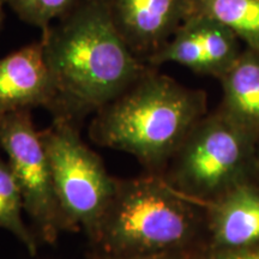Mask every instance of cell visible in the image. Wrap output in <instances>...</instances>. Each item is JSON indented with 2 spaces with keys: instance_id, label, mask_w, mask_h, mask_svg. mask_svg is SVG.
Masks as SVG:
<instances>
[{
  "instance_id": "obj_1",
  "label": "cell",
  "mask_w": 259,
  "mask_h": 259,
  "mask_svg": "<svg viewBox=\"0 0 259 259\" xmlns=\"http://www.w3.org/2000/svg\"><path fill=\"white\" fill-rule=\"evenodd\" d=\"M54 88L53 119L79 125L120 96L153 66L136 57L116 30L108 0H79L42 31Z\"/></svg>"
},
{
  "instance_id": "obj_2",
  "label": "cell",
  "mask_w": 259,
  "mask_h": 259,
  "mask_svg": "<svg viewBox=\"0 0 259 259\" xmlns=\"http://www.w3.org/2000/svg\"><path fill=\"white\" fill-rule=\"evenodd\" d=\"M151 67L95 113L94 143L125 151L148 173L161 174L192 128L206 115V94L181 85Z\"/></svg>"
},
{
  "instance_id": "obj_3",
  "label": "cell",
  "mask_w": 259,
  "mask_h": 259,
  "mask_svg": "<svg viewBox=\"0 0 259 259\" xmlns=\"http://www.w3.org/2000/svg\"><path fill=\"white\" fill-rule=\"evenodd\" d=\"M205 236V206L178 192L161 174L148 173L118 179L92 242L99 253L128 257L199 251Z\"/></svg>"
},
{
  "instance_id": "obj_4",
  "label": "cell",
  "mask_w": 259,
  "mask_h": 259,
  "mask_svg": "<svg viewBox=\"0 0 259 259\" xmlns=\"http://www.w3.org/2000/svg\"><path fill=\"white\" fill-rule=\"evenodd\" d=\"M257 145V139L218 109L192 128L163 178L178 192L205 205L251 180Z\"/></svg>"
},
{
  "instance_id": "obj_5",
  "label": "cell",
  "mask_w": 259,
  "mask_h": 259,
  "mask_svg": "<svg viewBox=\"0 0 259 259\" xmlns=\"http://www.w3.org/2000/svg\"><path fill=\"white\" fill-rule=\"evenodd\" d=\"M40 134L65 231H84L93 241L115 193L118 178L109 176L101 157L82 141L74 122L53 119Z\"/></svg>"
},
{
  "instance_id": "obj_6",
  "label": "cell",
  "mask_w": 259,
  "mask_h": 259,
  "mask_svg": "<svg viewBox=\"0 0 259 259\" xmlns=\"http://www.w3.org/2000/svg\"><path fill=\"white\" fill-rule=\"evenodd\" d=\"M0 149L17 180L24 211L36 227L37 235L54 244L65 226L58 204L48 155L31 111H18L0 118Z\"/></svg>"
},
{
  "instance_id": "obj_7",
  "label": "cell",
  "mask_w": 259,
  "mask_h": 259,
  "mask_svg": "<svg viewBox=\"0 0 259 259\" xmlns=\"http://www.w3.org/2000/svg\"><path fill=\"white\" fill-rule=\"evenodd\" d=\"M241 41L218 21L193 14L170 40L147 60L153 67L176 63L200 74L220 79L240 57Z\"/></svg>"
},
{
  "instance_id": "obj_8",
  "label": "cell",
  "mask_w": 259,
  "mask_h": 259,
  "mask_svg": "<svg viewBox=\"0 0 259 259\" xmlns=\"http://www.w3.org/2000/svg\"><path fill=\"white\" fill-rule=\"evenodd\" d=\"M108 8L122 40L147 63L194 14V0H108Z\"/></svg>"
},
{
  "instance_id": "obj_9",
  "label": "cell",
  "mask_w": 259,
  "mask_h": 259,
  "mask_svg": "<svg viewBox=\"0 0 259 259\" xmlns=\"http://www.w3.org/2000/svg\"><path fill=\"white\" fill-rule=\"evenodd\" d=\"M54 88L42 41L0 58V118L42 107L51 111Z\"/></svg>"
},
{
  "instance_id": "obj_10",
  "label": "cell",
  "mask_w": 259,
  "mask_h": 259,
  "mask_svg": "<svg viewBox=\"0 0 259 259\" xmlns=\"http://www.w3.org/2000/svg\"><path fill=\"white\" fill-rule=\"evenodd\" d=\"M208 248H238L259 245V185L239 184L205 204Z\"/></svg>"
},
{
  "instance_id": "obj_11",
  "label": "cell",
  "mask_w": 259,
  "mask_h": 259,
  "mask_svg": "<svg viewBox=\"0 0 259 259\" xmlns=\"http://www.w3.org/2000/svg\"><path fill=\"white\" fill-rule=\"evenodd\" d=\"M219 80L223 90L219 109L259 143V50L246 47Z\"/></svg>"
},
{
  "instance_id": "obj_12",
  "label": "cell",
  "mask_w": 259,
  "mask_h": 259,
  "mask_svg": "<svg viewBox=\"0 0 259 259\" xmlns=\"http://www.w3.org/2000/svg\"><path fill=\"white\" fill-rule=\"evenodd\" d=\"M194 14L211 17L246 47L259 50V0H194Z\"/></svg>"
},
{
  "instance_id": "obj_13",
  "label": "cell",
  "mask_w": 259,
  "mask_h": 259,
  "mask_svg": "<svg viewBox=\"0 0 259 259\" xmlns=\"http://www.w3.org/2000/svg\"><path fill=\"white\" fill-rule=\"evenodd\" d=\"M23 198L8 161L0 154V228L12 233L31 255L37 252V240L22 219Z\"/></svg>"
},
{
  "instance_id": "obj_14",
  "label": "cell",
  "mask_w": 259,
  "mask_h": 259,
  "mask_svg": "<svg viewBox=\"0 0 259 259\" xmlns=\"http://www.w3.org/2000/svg\"><path fill=\"white\" fill-rule=\"evenodd\" d=\"M79 0H5L21 21L47 30L54 21L69 14Z\"/></svg>"
},
{
  "instance_id": "obj_15",
  "label": "cell",
  "mask_w": 259,
  "mask_h": 259,
  "mask_svg": "<svg viewBox=\"0 0 259 259\" xmlns=\"http://www.w3.org/2000/svg\"><path fill=\"white\" fill-rule=\"evenodd\" d=\"M199 259H259V245L238 248H205Z\"/></svg>"
},
{
  "instance_id": "obj_16",
  "label": "cell",
  "mask_w": 259,
  "mask_h": 259,
  "mask_svg": "<svg viewBox=\"0 0 259 259\" xmlns=\"http://www.w3.org/2000/svg\"><path fill=\"white\" fill-rule=\"evenodd\" d=\"M203 251L192 252H167V253H155V254H142V255H128V257H116V255H108L99 253L93 259H199Z\"/></svg>"
},
{
  "instance_id": "obj_17",
  "label": "cell",
  "mask_w": 259,
  "mask_h": 259,
  "mask_svg": "<svg viewBox=\"0 0 259 259\" xmlns=\"http://www.w3.org/2000/svg\"><path fill=\"white\" fill-rule=\"evenodd\" d=\"M6 5L5 0H0V31H2L3 25H4V19H5V11L4 6Z\"/></svg>"
},
{
  "instance_id": "obj_18",
  "label": "cell",
  "mask_w": 259,
  "mask_h": 259,
  "mask_svg": "<svg viewBox=\"0 0 259 259\" xmlns=\"http://www.w3.org/2000/svg\"><path fill=\"white\" fill-rule=\"evenodd\" d=\"M254 176L258 178V185H259V157H257V162H255V168H254Z\"/></svg>"
}]
</instances>
